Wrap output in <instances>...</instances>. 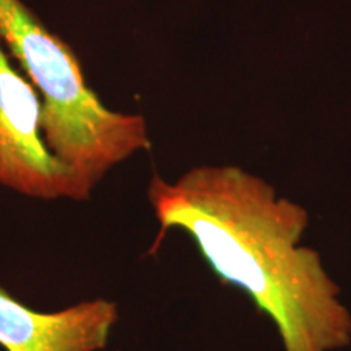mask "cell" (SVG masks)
<instances>
[{
    "mask_svg": "<svg viewBox=\"0 0 351 351\" xmlns=\"http://www.w3.org/2000/svg\"><path fill=\"white\" fill-rule=\"evenodd\" d=\"M160 223L150 256L169 230L194 241L219 282L241 289L278 328L285 351L351 345V313L315 249L301 245L309 215L239 166H199L148 187Z\"/></svg>",
    "mask_w": 351,
    "mask_h": 351,
    "instance_id": "obj_1",
    "label": "cell"
},
{
    "mask_svg": "<svg viewBox=\"0 0 351 351\" xmlns=\"http://www.w3.org/2000/svg\"><path fill=\"white\" fill-rule=\"evenodd\" d=\"M0 184L41 200H88L75 174L47 147L43 103L0 41Z\"/></svg>",
    "mask_w": 351,
    "mask_h": 351,
    "instance_id": "obj_3",
    "label": "cell"
},
{
    "mask_svg": "<svg viewBox=\"0 0 351 351\" xmlns=\"http://www.w3.org/2000/svg\"><path fill=\"white\" fill-rule=\"evenodd\" d=\"M117 319L116 302L101 298L41 313L0 285V346L5 351H101Z\"/></svg>",
    "mask_w": 351,
    "mask_h": 351,
    "instance_id": "obj_4",
    "label": "cell"
},
{
    "mask_svg": "<svg viewBox=\"0 0 351 351\" xmlns=\"http://www.w3.org/2000/svg\"><path fill=\"white\" fill-rule=\"evenodd\" d=\"M0 41L41 95L47 147L72 169L86 199L109 169L150 150L143 116L109 109L86 85L72 47L21 0H0Z\"/></svg>",
    "mask_w": 351,
    "mask_h": 351,
    "instance_id": "obj_2",
    "label": "cell"
}]
</instances>
